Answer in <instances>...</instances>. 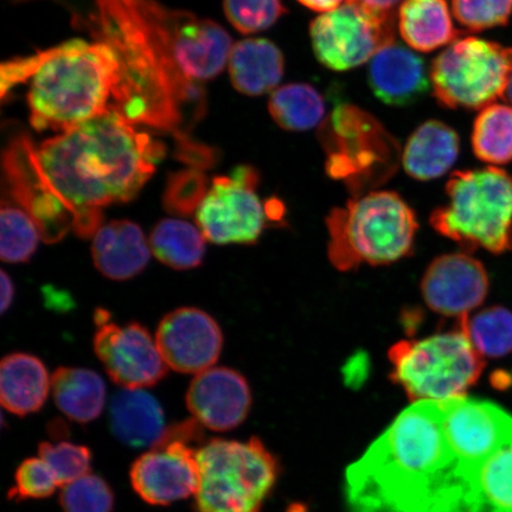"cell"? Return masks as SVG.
I'll return each mask as SVG.
<instances>
[{
	"label": "cell",
	"instance_id": "cell-1",
	"mask_svg": "<svg viewBox=\"0 0 512 512\" xmlns=\"http://www.w3.org/2000/svg\"><path fill=\"white\" fill-rule=\"evenodd\" d=\"M38 187L73 217L80 238L104 226L102 208L133 200L155 174L165 147L111 111L46 140L28 139Z\"/></svg>",
	"mask_w": 512,
	"mask_h": 512
},
{
	"label": "cell",
	"instance_id": "cell-2",
	"mask_svg": "<svg viewBox=\"0 0 512 512\" xmlns=\"http://www.w3.org/2000/svg\"><path fill=\"white\" fill-rule=\"evenodd\" d=\"M89 22L94 40L107 43L119 63L113 111L132 125L169 133L178 158L191 168H210L214 152L192 137L207 112L202 85L185 78L131 0H95V15Z\"/></svg>",
	"mask_w": 512,
	"mask_h": 512
},
{
	"label": "cell",
	"instance_id": "cell-3",
	"mask_svg": "<svg viewBox=\"0 0 512 512\" xmlns=\"http://www.w3.org/2000/svg\"><path fill=\"white\" fill-rule=\"evenodd\" d=\"M464 472L447 443L443 403H412L350 465L351 512H453Z\"/></svg>",
	"mask_w": 512,
	"mask_h": 512
},
{
	"label": "cell",
	"instance_id": "cell-4",
	"mask_svg": "<svg viewBox=\"0 0 512 512\" xmlns=\"http://www.w3.org/2000/svg\"><path fill=\"white\" fill-rule=\"evenodd\" d=\"M119 63L107 43L74 38L48 49L31 79L30 123L36 131L60 133L113 111Z\"/></svg>",
	"mask_w": 512,
	"mask_h": 512
},
{
	"label": "cell",
	"instance_id": "cell-5",
	"mask_svg": "<svg viewBox=\"0 0 512 512\" xmlns=\"http://www.w3.org/2000/svg\"><path fill=\"white\" fill-rule=\"evenodd\" d=\"M329 259L338 271L363 264H393L411 254L416 230L414 211L393 191H371L326 217Z\"/></svg>",
	"mask_w": 512,
	"mask_h": 512
},
{
	"label": "cell",
	"instance_id": "cell-6",
	"mask_svg": "<svg viewBox=\"0 0 512 512\" xmlns=\"http://www.w3.org/2000/svg\"><path fill=\"white\" fill-rule=\"evenodd\" d=\"M448 202L435 209V232L467 252L502 254L512 249V177L496 166L454 171L446 184Z\"/></svg>",
	"mask_w": 512,
	"mask_h": 512
},
{
	"label": "cell",
	"instance_id": "cell-7",
	"mask_svg": "<svg viewBox=\"0 0 512 512\" xmlns=\"http://www.w3.org/2000/svg\"><path fill=\"white\" fill-rule=\"evenodd\" d=\"M197 512H260L279 476V464L259 438L213 439L196 452Z\"/></svg>",
	"mask_w": 512,
	"mask_h": 512
},
{
	"label": "cell",
	"instance_id": "cell-8",
	"mask_svg": "<svg viewBox=\"0 0 512 512\" xmlns=\"http://www.w3.org/2000/svg\"><path fill=\"white\" fill-rule=\"evenodd\" d=\"M392 380L412 403L443 402L465 396L485 368L469 336L457 329L418 341H401L389 350Z\"/></svg>",
	"mask_w": 512,
	"mask_h": 512
},
{
	"label": "cell",
	"instance_id": "cell-9",
	"mask_svg": "<svg viewBox=\"0 0 512 512\" xmlns=\"http://www.w3.org/2000/svg\"><path fill=\"white\" fill-rule=\"evenodd\" d=\"M434 98L451 110H483L503 98L512 76V48L469 36L458 38L430 68Z\"/></svg>",
	"mask_w": 512,
	"mask_h": 512
},
{
	"label": "cell",
	"instance_id": "cell-10",
	"mask_svg": "<svg viewBox=\"0 0 512 512\" xmlns=\"http://www.w3.org/2000/svg\"><path fill=\"white\" fill-rule=\"evenodd\" d=\"M322 133L328 153L326 170L350 189L379 184L396 169L398 144L379 121L355 106H337Z\"/></svg>",
	"mask_w": 512,
	"mask_h": 512
},
{
	"label": "cell",
	"instance_id": "cell-11",
	"mask_svg": "<svg viewBox=\"0 0 512 512\" xmlns=\"http://www.w3.org/2000/svg\"><path fill=\"white\" fill-rule=\"evenodd\" d=\"M160 46L189 81L202 85L227 66L232 37L219 23L158 0H131Z\"/></svg>",
	"mask_w": 512,
	"mask_h": 512
},
{
	"label": "cell",
	"instance_id": "cell-12",
	"mask_svg": "<svg viewBox=\"0 0 512 512\" xmlns=\"http://www.w3.org/2000/svg\"><path fill=\"white\" fill-rule=\"evenodd\" d=\"M258 185V171L248 165L215 177L195 215L204 238L220 246L254 245L272 219Z\"/></svg>",
	"mask_w": 512,
	"mask_h": 512
},
{
	"label": "cell",
	"instance_id": "cell-13",
	"mask_svg": "<svg viewBox=\"0 0 512 512\" xmlns=\"http://www.w3.org/2000/svg\"><path fill=\"white\" fill-rule=\"evenodd\" d=\"M313 53L324 67L344 72L371 61L395 42V18L347 0L334 11L318 16L310 25Z\"/></svg>",
	"mask_w": 512,
	"mask_h": 512
},
{
	"label": "cell",
	"instance_id": "cell-14",
	"mask_svg": "<svg viewBox=\"0 0 512 512\" xmlns=\"http://www.w3.org/2000/svg\"><path fill=\"white\" fill-rule=\"evenodd\" d=\"M198 422L166 430L151 451L139 457L131 467L134 491L151 505H170L195 496L200 484L196 452L189 443L198 433Z\"/></svg>",
	"mask_w": 512,
	"mask_h": 512
},
{
	"label": "cell",
	"instance_id": "cell-15",
	"mask_svg": "<svg viewBox=\"0 0 512 512\" xmlns=\"http://www.w3.org/2000/svg\"><path fill=\"white\" fill-rule=\"evenodd\" d=\"M441 403L447 443L465 475L512 446V415L501 406L466 395Z\"/></svg>",
	"mask_w": 512,
	"mask_h": 512
},
{
	"label": "cell",
	"instance_id": "cell-16",
	"mask_svg": "<svg viewBox=\"0 0 512 512\" xmlns=\"http://www.w3.org/2000/svg\"><path fill=\"white\" fill-rule=\"evenodd\" d=\"M94 350L108 376L124 389L155 386L168 374L156 339L138 323L119 326L108 320L98 325Z\"/></svg>",
	"mask_w": 512,
	"mask_h": 512
},
{
	"label": "cell",
	"instance_id": "cell-17",
	"mask_svg": "<svg viewBox=\"0 0 512 512\" xmlns=\"http://www.w3.org/2000/svg\"><path fill=\"white\" fill-rule=\"evenodd\" d=\"M156 343L166 366L177 373L200 374L221 355L223 336L219 324L195 307H182L159 323Z\"/></svg>",
	"mask_w": 512,
	"mask_h": 512
},
{
	"label": "cell",
	"instance_id": "cell-18",
	"mask_svg": "<svg viewBox=\"0 0 512 512\" xmlns=\"http://www.w3.org/2000/svg\"><path fill=\"white\" fill-rule=\"evenodd\" d=\"M489 286L482 262L466 253H452L431 262L421 280V293L432 311L459 319L484 302Z\"/></svg>",
	"mask_w": 512,
	"mask_h": 512
},
{
	"label": "cell",
	"instance_id": "cell-19",
	"mask_svg": "<svg viewBox=\"0 0 512 512\" xmlns=\"http://www.w3.org/2000/svg\"><path fill=\"white\" fill-rule=\"evenodd\" d=\"M187 406L201 426L215 432L232 431L251 411V388L238 371L210 368L190 383Z\"/></svg>",
	"mask_w": 512,
	"mask_h": 512
},
{
	"label": "cell",
	"instance_id": "cell-20",
	"mask_svg": "<svg viewBox=\"0 0 512 512\" xmlns=\"http://www.w3.org/2000/svg\"><path fill=\"white\" fill-rule=\"evenodd\" d=\"M368 82L377 99L395 107L416 104L432 88L430 70L424 59L395 42L383 47L371 59Z\"/></svg>",
	"mask_w": 512,
	"mask_h": 512
},
{
	"label": "cell",
	"instance_id": "cell-21",
	"mask_svg": "<svg viewBox=\"0 0 512 512\" xmlns=\"http://www.w3.org/2000/svg\"><path fill=\"white\" fill-rule=\"evenodd\" d=\"M94 265L112 280L137 277L149 265V240L138 226L128 220H115L102 226L94 235L92 245Z\"/></svg>",
	"mask_w": 512,
	"mask_h": 512
},
{
	"label": "cell",
	"instance_id": "cell-22",
	"mask_svg": "<svg viewBox=\"0 0 512 512\" xmlns=\"http://www.w3.org/2000/svg\"><path fill=\"white\" fill-rule=\"evenodd\" d=\"M227 64L234 88L248 96L273 93L285 72L284 54L266 38H246L235 43Z\"/></svg>",
	"mask_w": 512,
	"mask_h": 512
},
{
	"label": "cell",
	"instance_id": "cell-23",
	"mask_svg": "<svg viewBox=\"0 0 512 512\" xmlns=\"http://www.w3.org/2000/svg\"><path fill=\"white\" fill-rule=\"evenodd\" d=\"M114 437L126 446H155L166 432L162 406L143 389H124L115 394L110 407Z\"/></svg>",
	"mask_w": 512,
	"mask_h": 512
},
{
	"label": "cell",
	"instance_id": "cell-24",
	"mask_svg": "<svg viewBox=\"0 0 512 512\" xmlns=\"http://www.w3.org/2000/svg\"><path fill=\"white\" fill-rule=\"evenodd\" d=\"M459 151L458 133L443 121L428 120L407 140L402 153L403 169L416 181H433L452 168Z\"/></svg>",
	"mask_w": 512,
	"mask_h": 512
},
{
	"label": "cell",
	"instance_id": "cell-25",
	"mask_svg": "<svg viewBox=\"0 0 512 512\" xmlns=\"http://www.w3.org/2000/svg\"><path fill=\"white\" fill-rule=\"evenodd\" d=\"M454 512H512V446L465 477Z\"/></svg>",
	"mask_w": 512,
	"mask_h": 512
},
{
	"label": "cell",
	"instance_id": "cell-26",
	"mask_svg": "<svg viewBox=\"0 0 512 512\" xmlns=\"http://www.w3.org/2000/svg\"><path fill=\"white\" fill-rule=\"evenodd\" d=\"M48 370L32 355L15 352L0 364V402L12 414L25 416L40 411L48 399Z\"/></svg>",
	"mask_w": 512,
	"mask_h": 512
},
{
	"label": "cell",
	"instance_id": "cell-27",
	"mask_svg": "<svg viewBox=\"0 0 512 512\" xmlns=\"http://www.w3.org/2000/svg\"><path fill=\"white\" fill-rule=\"evenodd\" d=\"M398 27L407 46L421 53L450 46L460 34L446 0H405L398 12Z\"/></svg>",
	"mask_w": 512,
	"mask_h": 512
},
{
	"label": "cell",
	"instance_id": "cell-28",
	"mask_svg": "<svg viewBox=\"0 0 512 512\" xmlns=\"http://www.w3.org/2000/svg\"><path fill=\"white\" fill-rule=\"evenodd\" d=\"M57 408L70 420L88 424L104 411L106 384L89 369L61 367L51 376Z\"/></svg>",
	"mask_w": 512,
	"mask_h": 512
},
{
	"label": "cell",
	"instance_id": "cell-29",
	"mask_svg": "<svg viewBox=\"0 0 512 512\" xmlns=\"http://www.w3.org/2000/svg\"><path fill=\"white\" fill-rule=\"evenodd\" d=\"M149 243L158 261L178 271L200 266L206 254V238L201 229L184 220L159 221Z\"/></svg>",
	"mask_w": 512,
	"mask_h": 512
},
{
	"label": "cell",
	"instance_id": "cell-30",
	"mask_svg": "<svg viewBox=\"0 0 512 512\" xmlns=\"http://www.w3.org/2000/svg\"><path fill=\"white\" fill-rule=\"evenodd\" d=\"M268 111L283 130L304 132L323 123L326 105L322 94L309 83H288L272 93Z\"/></svg>",
	"mask_w": 512,
	"mask_h": 512
},
{
	"label": "cell",
	"instance_id": "cell-31",
	"mask_svg": "<svg viewBox=\"0 0 512 512\" xmlns=\"http://www.w3.org/2000/svg\"><path fill=\"white\" fill-rule=\"evenodd\" d=\"M472 149L478 159L491 165L512 160V106L492 104L483 108L473 125Z\"/></svg>",
	"mask_w": 512,
	"mask_h": 512
},
{
	"label": "cell",
	"instance_id": "cell-32",
	"mask_svg": "<svg viewBox=\"0 0 512 512\" xmlns=\"http://www.w3.org/2000/svg\"><path fill=\"white\" fill-rule=\"evenodd\" d=\"M0 256L9 264L28 262L42 239L40 229L27 210L14 198L4 196L0 214Z\"/></svg>",
	"mask_w": 512,
	"mask_h": 512
},
{
	"label": "cell",
	"instance_id": "cell-33",
	"mask_svg": "<svg viewBox=\"0 0 512 512\" xmlns=\"http://www.w3.org/2000/svg\"><path fill=\"white\" fill-rule=\"evenodd\" d=\"M466 335L483 357H503L512 352V312L489 307L475 316L458 319Z\"/></svg>",
	"mask_w": 512,
	"mask_h": 512
},
{
	"label": "cell",
	"instance_id": "cell-34",
	"mask_svg": "<svg viewBox=\"0 0 512 512\" xmlns=\"http://www.w3.org/2000/svg\"><path fill=\"white\" fill-rule=\"evenodd\" d=\"M224 15L243 35L273 27L287 14L281 0H223Z\"/></svg>",
	"mask_w": 512,
	"mask_h": 512
},
{
	"label": "cell",
	"instance_id": "cell-35",
	"mask_svg": "<svg viewBox=\"0 0 512 512\" xmlns=\"http://www.w3.org/2000/svg\"><path fill=\"white\" fill-rule=\"evenodd\" d=\"M60 503L64 512H112L114 495L104 479L88 473L63 486Z\"/></svg>",
	"mask_w": 512,
	"mask_h": 512
},
{
	"label": "cell",
	"instance_id": "cell-36",
	"mask_svg": "<svg viewBox=\"0 0 512 512\" xmlns=\"http://www.w3.org/2000/svg\"><path fill=\"white\" fill-rule=\"evenodd\" d=\"M38 457L54 471L61 488L91 471L92 453L86 446L60 441L42 443L38 446Z\"/></svg>",
	"mask_w": 512,
	"mask_h": 512
},
{
	"label": "cell",
	"instance_id": "cell-37",
	"mask_svg": "<svg viewBox=\"0 0 512 512\" xmlns=\"http://www.w3.org/2000/svg\"><path fill=\"white\" fill-rule=\"evenodd\" d=\"M511 14L512 0H452V15L470 32L504 27Z\"/></svg>",
	"mask_w": 512,
	"mask_h": 512
},
{
	"label": "cell",
	"instance_id": "cell-38",
	"mask_svg": "<svg viewBox=\"0 0 512 512\" xmlns=\"http://www.w3.org/2000/svg\"><path fill=\"white\" fill-rule=\"evenodd\" d=\"M57 488L61 486L50 466L40 457L28 458L17 467L8 498L16 502L48 498Z\"/></svg>",
	"mask_w": 512,
	"mask_h": 512
},
{
	"label": "cell",
	"instance_id": "cell-39",
	"mask_svg": "<svg viewBox=\"0 0 512 512\" xmlns=\"http://www.w3.org/2000/svg\"><path fill=\"white\" fill-rule=\"evenodd\" d=\"M208 190L207 179L200 170L172 176L164 195L165 209L177 216L196 213Z\"/></svg>",
	"mask_w": 512,
	"mask_h": 512
},
{
	"label": "cell",
	"instance_id": "cell-40",
	"mask_svg": "<svg viewBox=\"0 0 512 512\" xmlns=\"http://www.w3.org/2000/svg\"><path fill=\"white\" fill-rule=\"evenodd\" d=\"M366 8L377 12V14L395 18L400 6L405 0H357Z\"/></svg>",
	"mask_w": 512,
	"mask_h": 512
},
{
	"label": "cell",
	"instance_id": "cell-41",
	"mask_svg": "<svg viewBox=\"0 0 512 512\" xmlns=\"http://www.w3.org/2000/svg\"><path fill=\"white\" fill-rule=\"evenodd\" d=\"M298 2L307 9L326 14V12L336 10L347 0H298Z\"/></svg>",
	"mask_w": 512,
	"mask_h": 512
},
{
	"label": "cell",
	"instance_id": "cell-42",
	"mask_svg": "<svg viewBox=\"0 0 512 512\" xmlns=\"http://www.w3.org/2000/svg\"><path fill=\"white\" fill-rule=\"evenodd\" d=\"M0 278H2V281H0V284H2V300H0V306H2V313L4 315V313L10 309L12 300H14L15 286L8 273L3 271Z\"/></svg>",
	"mask_w": 512,
	"mask_h": 512
},
{
	"label": "cell",
	"instance_id": "cell-43",
	"mask_svg": "<svg viewBox=\"0 0 512 512\" xmlns=\"http://www.w3.org/2000/svg\"><path fill=\"white\" fill-rule=\"evenodd\" d=\"M503 98L505 99V101L509 102V104L512 106V76L508 83L507 89H505Z\"/></svg>",
	"mask_w": 512,
	"mask_h": 512
}]
</instances>
